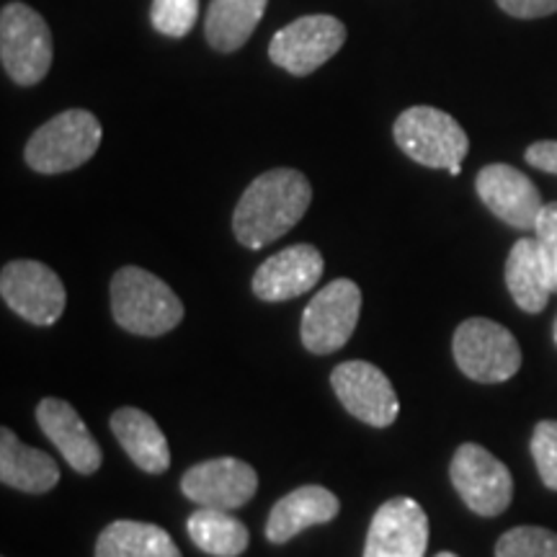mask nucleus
I'll return each instance as SVG.
<instances>
[{
    "mask_svg": "<svg viewBox=\"0 0 557 557\" xmlns=\"http://www.w3.org/2000/svg\"><path fill=\"white\" fill-rule=\"evenodd\" d=\"M259 491V472L238 457L205 459L181 478V493L191 504L205 508L235 511L243 508Z\"/></svg>",
    "mask_w": 557,
    "mask_h": 557,
    "instance_id": "nucleus-12",
    "label": "nucleus"
},
{
    "mask_svg": "<svg viewBox=\"0 0 557 557\" xmlns=\"http://www.w3.org/2000/svg\"><path fill=\"white\" fill-rule=\"evenodd\" d=\"M496 557H557V532L545 527H513L496 542Z\"/></svg>",
    "mask_w": 557,
    "mask_h": 557,
    "instance_id": "nucleus-24",
    "label": "nucleus"
},
{
    "mask_svg": "<svg viewBox=\"0 0 557 557\" xmlns=\"http://www.w3.org/2000/svg\"><path fill=\"white\" fill-rule=\"evenodd\" d=\"M37 423L65 462L81 475H94L101 468L103 451L90 434L83 418L70 403L60 398H45L37 406Z\"/></svg>",
    "mask_w": 557,
    "mask_h": 557,
    "instance_id": "nucleus-16",
    "label": "nucleus"
},
{
    "mask_svg": "<svg viewBox=\"0 0 557 557\" xmlns=\"http://www.w3.org/2000/svg\"><path fill=\"white\" fill-rule=\"evenodd\" d=\"M325 261L315 246L299 243L269 256L253 274V295L263 302H284L310 292L323 276Z\"/></svg>",
    "mask_w": 557,
    "mask_h": 557,
    "instance_id": "nucleus-15",
    "label": "nucleus"
},
{
    "mask_svg": "<svg viewBox=\"0 0 557 557\" xmlns=\"http://www.w3.org/2000/svg\"><path fill=\"white\" fill-rule=\"evenodd\" d=\"M111 315L127 333L156 338L184 320V302L160 276L139 267H124L111 278Z\"/></svg>",
    "mask_w": 557,
    "mask_h": 557,
    "instance_id": "nucleus-2",
    "label": "nucleus"
},
{
    "mask_svg": "<svg viewBox=\"0 0 557 557\" xmlns=\"http://www.w3.org/2000/svg\"><path fill=\"white\" fill-rule=\"evenodd\" d=\"M269 0H212L207 11V41L218 52H235L250 39Z\"/></svg>",
    "mask_w": 557,
    "mask_h": 557,
    "instance_id": "nucleus-22",
    "label": "nucleus"
},
{
    "mask_svg": "<svg viewBox=\"0 0 557 557\" xmlns=\"http://www.w3.org/2000/svg\"><path fill=\"white\" fill-rule=\"evenodd\" d=\"M451 354L459 372L483 385L511 380L521 367L519 341L511 331L487 318H470L459 323L451 338Z\"/></svg>",
    "mask_w": 557,
    "mask_h": 557,
    "instance_id": "nucleus-5",
    "label": "nucleus"
},
{
    "mask_svg": "<svg viewBox=\"0 0 557 557\" xmlns=\"http://www.w3.org/2000/svg\"><path fill=\"white\" fill-rule=\"evenodd\" d=\"M529 449H532L542 483L549 491H557V421H540L532 431Z\"/></svg>",
    "mask_w": 557,
    "mask_h": 557,
    "instance_id": "nucleus-26",
    "label": "nucleus"
},
{
    "mask_svg": "<svg viewBox=\"0 0 557 557\" xmlns=\"http://www.w3.org/2000/svg\"><path fill=\"white\" fill-rule=\"evenodd\" d=\"M524 158L529 165H534V169L555 173L557 176V139H540V143L529 145Z\"/></svg>",
    "mask_w": 557,
    "mask_h": 557,
    "instance_id": "nucleus-29",
    "label": "nucleus"
},
{
    "mask_svg": "<svg viewBox=\"0 0 557 557\" xmlns=\"http://www.w3.org/2000/svg\"><path fill=\"white\" fill-rule=\"evenodd\" d=\"M506 287L513 302L529 315L547 308L549 295L557 292L555 274L537 238H521L513 243L506 259Z\"/></svg>",
    "mask_w": 557,
    "mask_h": 557,
    "instance_id": "nucleus-18",
    "label": "nucleus"
},
{
    "mask_svg": "<svg viewBox=\"0 0 557 557\" xmlns=\"http://www.w3.org/2000/svg\"><path fill=\"white\" fill-rule=\"evenodd\" d=\"M341 500L323 485H302L278 498L267 521V540L271 545H287L310 527L329 524L338 517Z\"/></svg>",
    "mask_w": 557,
    "mask_h": 557,
    "instance_id": "nucleus-17",
    "label": "nucleus"
},
{
    "mask_svg": "<svg viewBox=\"0 0 557 557\" xmlns=\"http://www.w3.org/2000/svg\"><path fill=\"white\" fill-rule=\"evenodd\" d=\"M103 137L101 122L86 109H67L41 124L26 143L24 158L32 171L54 176L81 169L96 156Z\"/></svg>",
    "mask_w": 557,
    "mask_h": 557,
    "instance_id": "nucleus-3",
    "label": "nucleus"
},
{
    "mask_svg": "<svg viewBox=\"0 0 557 557\" xmlns=\"http://www.w3.org/2000/svg\"><path fill=\"white\" fill-rule=\"evenodd\" d=\"M312 201V186L305 173L274 169L261 173L243 191L233 212V233L240 246L250 250L267 248L284 238L305 218Z\"/></svg>",
    "mask_w": 557,
    "mask_h": 557,
    "instance_id": "nucleus-1",
    "label": "nucleus"
},
{
    "mask_svg": "<svg viewBox=\"0 0 557 557\" xmlns=\"http://www.w3.org/2000/svg\"><path fill=\"white\" fill-rule=\"evenodd\" d=\"M534 238L540 240L542 250H545L557 287V201H549V205L542 207L537 225H534Z\"/></svg>",
    "mask_w": 557,
    "mask_h": 557,
    "instance_id": "nucleus-27",
    "label": "nucleus"
},
{
    "mask_svg": "<svg viewBox=\"0 0 557 557\" xmlns=\"http://www.w3.org/2000/svg\"><path fill=\"white\" fill-rule=\"evenodd\" d=\"M96 557H184L163 527L120 519L99 534Z\"/></svg>",
    "mask_w": 557,
    "mask_h": 557,
    "instance_id": "nucleus-21",
    "label": "nucleus"
},
{
    "mask_svg": "<svg viewBox=\"0 0 557 557\" xmlns=\"http://www.w3.org/2000/svg\"><path fill=\"white\" fill-rule=\"evenodd\" d=\"M331 385L341 406L367 426L387 429L398 421V393L380 367L361 359L344 361L331 372Z\"/></svg>",
    "mask_w": 557,
    "mask_h": 557,
    "instance_id": "nucleus-11",
    "label": "nucleus"
},
{
    "mask_svg": "<svg viewBox=\"0 0 557 557\" xmlns=\"http://www.w3.org/2000/svg\"><path fill=\"white\" fill-rule=\"evenodd\" d=\"M186 532L201 553L212 557H240L250 545L248 527L222 508L197 506L186 521Z\"/></svg>",
    "mask_w": 557,
    "mask_h": 557,
    "instance_id": "nucleus-23",
    "label": "nucleus"
},
{
    "mask_svg": "<svg viewBox=\"0 0 557 557\" xmlns=\"http://www.w3.org/2000/svg\"><path fill=\"white\" fill-rule=\"evenodd\" d=\"M111 431L116 442L127 451V457L143 472L150 475H163L171 468V447L169 438L145 410L139 408H120L111 416Z\"/></svg>",
    "mask_w": 557,
    "mask_h": 557,
    "instance_id": "nucleus-19",
    "label": "nucleus"
},
{
    "mask_svg": "<svg viewBox=\"0 0 557 557\" xmlns=\"http://www.w3.org/2000/svg\"><path fill=\"white\" fill-rule=\"evenodd\" d=\"M52 34L47 21L24 3L0 13V62L18 86H37L52 67Z\"/></svg>",
    "mask_w": 557,
    "mask_h": 557,
    "instance_id": "nucleus-6",
    "label": "nucleus"
},
{
    "mask_svg": "<svg viewBox=\"0 0 557 557\" xmlns=\"http://www.w3.org/2000/svg\"><path fill=\"white\" fill-rule=\"evenodd\" d=\"M429 547V517L408 496L389 498L377 508L367 532L364 557H423Z\"/></svg>",
    "mask_w": 557,
    "mask_h": 557,
    "instance_id": "nucleus-13",
    "label": "nucleus"
},
{
    "mask_svg": "<svg viewBox=\"0 0 557 557\" xmlns=\"http://www.w3.org/2000/svg\"><path fill=\"white\" fill-rule=\"evenodd\" d=\"M199 16V0H152V26L165 37H186Z\"/></svg>",
    "mask_w": 557,
    "mask_h": 557,
    "instance_id": "nucleus-25",
    "label": "nucleus"
},
{
    "mask_svg": "<svg viewBox=\"0 0 557 557\" xmlns=\"http://www.w3.org/2000/svg\"><path fill=\"white\" fill-rule=\"evenodd\" d=\"M395 143L410 160L426 169H447L459 176L470 152L468 132L455 116L434 107L406 109L395 122Z\"/></svg>",
    "mask_w": 557,
    "mask_h": 557,
    "instance_id": "nucleus-4",
    "label": "nucleus"
},
{
    "mask_svg": "<svg viewBox=\"0 0 557 557\" xmlns=\"http://www.w3.org/2000/svg\"><path fill=\"white\" fill-rule=\"evenodd\" d=\"M498 5L513 18H540L557 13V0H498Z\"/></svg>",
    "mask_w": 557,
    "mask_h": 557,
    "instance_id": "nucleus-28",
    "label": "nucleus"
},
{
    "mask_svg": "<svg viewBox=\"0 0 557 557\" xmlns=\"http://www.w3.org/2000/svg\"><path fill=\"white\" fill-rule=\"evenodd\" d=\"M346 41V26L336 16H302L274 34L269 58L292 75H310L325 65Z\"/></svg>",
    "mask_w": 557,
    "mask_h": 557,
    "instance_id": "nucleus-10",
    "label": "nucleus"
},
{
    "mask_svg": "<svg viewBox=\"0 0 557 557\" xmlns=\"http://www.w3.org/2000/svg\"><path fill=\"white\" fill-rule=\"evenodd\" d=\"M436 557H459V555H455V553H438Z\"/></svg>",
    "mask_w": 557,
    "mask_h": 557,
    "instance_id": "nucleus-31",
    "label": "nucleus"
},
{
    "mask_svg": "<svg viewBox=\"0 0 557 557\" xmlns=\"http://www.w3.org/2000/svg\"><path fill=\"white\" fill-rule=\"evenodd\" d=\"M553 338H555V346H557V318H555V325H553Z\"/></svg>",
    "mask_w": 557,
    "mask_h": 557,
    "instance_id": "nucleus-30",
    "label": "nucleus"
},
{
    "mask_svg": "<svg viewBox=\"0 0 557 557\" xmlns=\"http://www.w3.org/2000/svg\"><path fill=\"white\" fill-rule=\"evenodd\" d=\"M478 197L506 225L534 230L545 207L534 181L506 163H491L475 178Z\"/></svg>",
    "mask_w": 557,
    "mask_h": 557,
    "instance_id": "nucleus-14",
    "label": "nucleus"
},
{
    "mask_svg": "<svg viewBox=\"0 0 557 557\" xmlns=\"http://www.w3.org/2000/svg\"><path fill=\"white\" fill-rule=\"evenodd\" d=\"M449 478L459 498L478 517H500L513 498V478L496 455L480 444H462L449 465Z\"/></svg>",
    "mask_w": 557,
    "mask_h": 557,
    "instance_id": "nucleus-8",
    "label": "nucleus"
},
{
    "mask_svg": "<svg viewBox=\"0 0 557 557\" xmlns=\"http://www.w3.org/2000/svg\"><path fill=\"white\" fill-rule=\"evenodd\" d=\"M0 297L32 325H54L65 312V284L39 261H11L0 271Z\"/></svg>",
    "mask_w": 557,
    "mask_h": 557,
    "instance_id": "nucleus-9",
    "label": "nucleus"
},
{
    "mask_svg": "<svg viewBox=\"0 0 557 557\" xmlns=\"http://www.w3.org/2000/svg\"><path fill=\"white\" fill-rule=\"evenodd\" d=\"M361 315V289L351 278H333L302 312L299 336L310 354L325 357L348 344Z\"/></svg>",
    "mask_w": 557,
    "mask_h": 557,
    "instance_id": "nucleus-7",
    "label": "nucleus"
},
{
    "mask_svg": "<svg viewBox=\"0 0 557 557\" xmlns=\"http://www.w3.org/2000/svg\"><path fill=\"white\" fill-rule=\"evenodd\" d=\"M0 480L13 491L50 493L60 483L58 462L47 451L26 447L9 426L0 429Z\"/></svg>",
    "mask_w": 557,
    "mask_h": 557,
    "instance_id": "nucleus-20",
    "label": "nucleus"
}]
</instances>
